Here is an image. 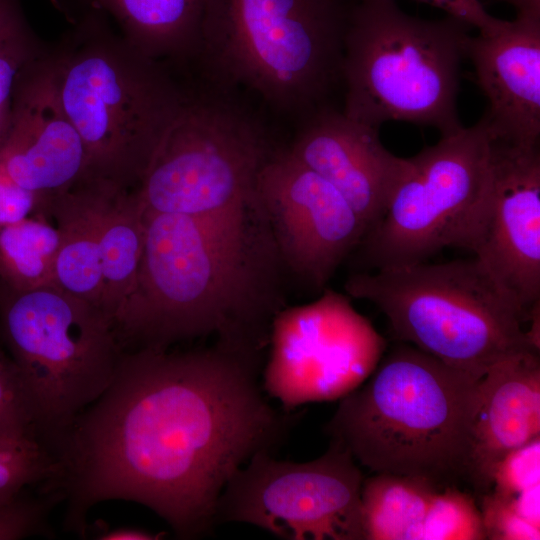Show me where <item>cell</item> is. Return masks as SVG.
<instances>
[{
    "label": "cell",
    "mask_w": 540,
    "mask_h": 540,
    "mask_svg": "<svg viewBox=\"0 0 540 540\" xmlns=\"http://www.w3.org/2000/svg\"><path fill=\"white\" fill-rule=\"evenodd\" d=\"M445 487V486H444ZM442 486L408 475L375 473L361 487L364 540H420L431 503Z\"/></svg>",
    "instance_id": "22"
},
{
    "label": "cell",
    "mask_w": 540,
    "mask_h": 540,
    "mask_svg": "<svg viewBox=\"0 0 540 540\" xmlns=\"http://www.w3.org/2000/svg\"><path fill=\"white\" fill-rule=\"evenodd\" d=\"M45 198L21 187L0 167V225L41 214Z\"/></svg>",
    "instance_id": "31"
},
{
    "label": "cell",
    "mask_w": 540,
    "mask_h": 540,
    "mask_svg": "<svg viewBox=\"0 0 540 540\" xmlns=\"http://www.w3.org/2000/svg\"><path fill=\"white\" fill-rule=\"evenodd\" d=\"M249 228L146 210L134 283L113 318L123 352L209 334L261 349L266 309L252 295Z\"/></svg>",
    "instance_id": "2"
},
{
    "label": "cell",
    "mask_w": 540,
    "mask_h": 540,
    "mask_svg": "<svg viewBox=\"0 0 540 540\" xmlns=\"http://www.w3.org/2000/svg\"><path fill=\"white\" fill-rule=\"evenodd\" d=\"M467 57L488 100L492 136L535 146L540 138V10L517 11L499 31L470 37Z\"/></svg>",
    "instance_id": "17"
},
{
    "label": "cell",
    "mask_w": 540,
    "mask_h": 540,
    "mask_svg": "<svg viewBox=\"0 0 540 540\" xmlns=\"http://www.w3.org/2000/svg\"><path fill=\"white\" fill-rule=\"evenodd\" d=\"M444 10L448 15L458 18L480 34H492L502 29L507 20L491 16L480 0H418Z\"/></svg>",
    "instance_id": "32"
},
{
    "label": "cell",
    "mask_w": 540,
    "mask_h": 540,
    "mask_svg": "<svg viewBox=\"0 0 540 540\" xmlns=\"http://www.w3.org/2000/svg\"><path fill=\"white\" fill-rule=\"evenodd\" d=\"M112 184L84 179L62 193L46 197L42 209L60 235L54 285L100 308L103 287L100 227L105 198Z\"/></svg>",
    "instance_id": "19"
},
{
    "label": "cell",
    "mask_w": 540,
    "mask_h": 540,
    "mask_svg": "<svg viewBox=\"0 0 540 540\" xmlns=\"http://www.w3.org/2000/svg\"><path fill=\"white\" fill-rule=\"evenodd\" d=\"M479 381L401 341L340 399L326 432L374 473L450 486L465 480Z\"/></svg>",
    "instance_id": "3"
},
{
    "label": "cell",
    "mask_w": 540,
    "mask_h": 540,
    "mask_svg": "<svg viewBox=\"0 0 540 540\" xmlns=\"http://www.w3.org/2000/svg\"><path fill=\"white\" fill-rule=\"evenodd\" d=\"M287 149L339 191L366 233L383 217L410 166L409 158L398 157L382 145L378 129L329 106L306 117Z\"/></svg>",
    "instance_id": "16"
},
{
    "label": "cell",
    "mask_w": 540,
    "mask_h": 540,
    "mask_svg": "<svg viewBox=\"0 0 540 540\" xmlns=\"http://www.w3.org/2000/svg\"><path fill=\"white\" fill-rule=\"evenodd\" d=\"M486 534L472 495L454 485L438 490L425 517L420 540H483Z\"/></svg>",
    "instance_id": "25"
},
{
    "label": "cell",
    "mask_w": 540,
    "mask_h": 540,
    "mask_svg": "<svg viewBox=\"0 0 540 540\" xmlns=\"http://www.w3.org/2000/svg\"><path fill=\"white\" fill-rule=\"evenodd\" d=\"M38 55L26 27L0 42V148L11 128L17 78Z\"/></svg>",
    "instance_id": "28"
},
{
    "label": "cell",
    "mask_w": 540,
    "mask_h": 540,
    "mask_svg": "<svg viewBox=\"0 0 540 540\" xmlns=\"http://www.w3.org/2000/svg\"><path fill=\"white\" fill-rule=\"evenodd\" d=\"M358 0H213L196 57L215 88L244 87L285 113L327 106L342 81Z\"/></svg>",
    "instance_id": "4"
},
{
    "label": "cell",
    "mask_w": 540,
    "mask_h": 540,
    "mask_svg": "<svg viewBox=\"0 0 540 540\" xmlns=\"http://www.w3.org/2000/svg\"><path fill=\"white\" fill-rule=\"evenodd\" d=\"M0 435L44 440L20 374L1 344Z\"/></svg>",
    "instance_id": "26"
},
{
    "label": "cell",
    "mask_w": 540,
    "mask_h": 540,
    "mask_svg": "<svg viewBox=\"0 0 540 540\" xmlns=\"http://www.w3.org/2000/svg\"><path fill=\"white\" fill-rule=\"evenodd\" d=\"M163 534H154L139 528H116L97 535L100 540H156Z\"/></svg>",
    "instance_id": "34"
},
{
    "label": "cell",
    "mask_w": 540,
    "mask_h": 540,
    "mask_svg": "<svg viewBox=\"0 0 540 540\" xmlns=\"http://www.w3.org/2000/svg\"><path fill=\"white\" fill-rule=\"evenodd\" d=\"M345 289L376 305L398 340L476 378L509 355L539 351L523 330L527 315L476 257L357 273Z\"/></svg>",
    "instance_id": "7"
},
{
    "label": "cell",
    "mask_w": 540,
    "mask_h": 540,
    "mask_svg": "<svg viewBox=\"0 0 540 540\" xmlns=\"http://www.w3.org/2000/svg\"><path fill=\"white\" fill-rule=\"evenodd\" d=\"M374 344L363 321L331 301L286 309L272 323L263 389L284 409L341 399L376 367Z\"/></svg>",
    "instance_id": "13"
},
{
    "label": "cell",
    "mask_w": 540,
    "mask_h": 540,
    "mask_svg": "<svg viewBox=\"0 0 540 540\" xmlns=\"http://www.w3.org/2000/svg\"><path fill=\"white\" fill-rule=\"evenodd\" d=\"M257 210L270 221L281 253L298 274L322 285L366 234V227L329 182L277 150L261 167Z\"/></svg>",
    "instance_id": "14"
},
{
    "label": "cell",
    "mask_w": 540,
    "mask_h": 540,
    "mask_svg": "<svg viewBox=\"0 0 540 540\" xmlns=\"http://www.w3.org/2000/svg\"><path fill=\"white\" fill-rule=\"evenodd\" d=\"M489 144L481 117L409 158L383 217L360 242L370 267L413 265L443 248H462L484 190Z\"/></svg>",
    "instance_id": "10"
},
{
    "label": "cell",
    "mask_w": 540,
    "mask_h": 540,
    "mask_svg": "<svg viewBox=\"0 0 540 540\" xmlns=\"http://www.w3.org/2000/svg\"><path fill=\"white\" fill-rule=\"evenodd\" d=\"M60 235L42 214L0 225V282L27 291L54 285Z\"/></svg>",
    "instance_id": "23"
},
{
    "label": "cell",
    "mask_w": 540,
    "mask_h": 540,
    "mask_svg": "<svg viewBox=\"0 0 540 540\" xmlns=\"http://www.w3.org/2000/svg\"><path fill=\"white\" fill-rule=\"evenodd\" d=\"M229 93L187 94L134 188L147 211L249 228L257 176L275 149L261 120Z\"/></svg>",
    "instance_id": "9"
},
{
    "label": "cell",
    "mask_w": 540,
    "mask_h": 540,
    "mask_svg": "<svg viewBox=\"0 0 540 540\" xmlns=\"http://www.w3.org/2000/svg\"><path fill=\"white\" fill-rule=\"evenodd\" d=\"M480 497L479 509L486 539H540V526L522 517L502 497L491 491L483 493Z\"/></svg>",
    "instance_id": "30"
},
{
    "label": "cell",
    "mask_w": 540,
    "mask_h": 540,
    "mask_svg": "<svg viewBox=\"0 0 540 540\" xmlns=\"http://www.w3.org/2000/svg\"><path fill=\"white\" fill-rule=\"evenodd\" d=\"M56 471L55 454L43 439L0 435V507L50 481Z\"/></svg>",
    "instance_id": "24"
},
{
    "label": "cell",
    "mask_w": 540,
    "mask_h": 540,
    "mask_svg": "<svg viewBox=\"0 0 540 540\" xmlns=\"http://www.w3.org/2000/svg\"><path fill=\"white\" fill-rule=\"evenodd\" d=\"M62 502L56 491L39 489L38 495L25 490L0 507V540H19L30 536H49V514Z\"/></svg>",
    "instance_id": "27"
},
{
    "label": "cell",
    "mask_w": 540,
    "mask_h": 540,
    "mask_svg": "<svg viewBox=\"0 0 540 540\" xmlns=\"http://www.w3.org/2000/svg\"><path fill=\"white\" fill-rule=\"evenodd\" d=\"M507 2L514 6L516 12L523 10H540V0H495Z\"/></svg>",
    "instance_id": "35"
},
{
    "label": "cell",
    "mask_w": 540,
    "mask_h": 540,
    "mask_svg": "<svg viewBox=\"0 0 540 540\" xmlns=\"http://www.w3.org/2000/svg\"><path fill=\"white\" fill-rule=\"evenodd\" d=\"M529 321L540 306V150L490 134L487 177L462 245Z\"/></svg>",
    "instance_id": "12"
},
{
    "label": "cell",
    "mask_w": 540,
    "mask_h": 540,
    "mask_svg": "<svg viewBox=\"0 0 540 540\" xmlns=\"http://www.w3.org/2000/svg\"><path fill=\"white\" fill-rule=\"evenodd\" d=\"M25 28L15 0H0V42Z\"/></svg>",
    "instance_id": "33"
},
{
    "label": "cell",
    "mask_w": 540,
    "mask_h": 540,
    "mask_svg": "<svg viewBox=\"0 0 540 540\" xmlns=\"http://www.w3.org/2000/svg\"><path fill=\"white\" fill-rule=\"evenodd\" d=\"M92 13L107 15L121 37L143 55L185 59L196 56L213 0H81Z\"/></svg>",
    "instance_id": "20"
},
{
    "label": "cell",
    "mask_w": 540,
    "mask_h": 540,
    "mask_svg": "<svg viewBox=\"0 0 540 540\" xmlns=\"http://www.w3.org/2000/svg\"><path fill=\"white\" fill-rule=\"evenodd\" d=\"M363 480L351 453L334 440L323 455L302 463L260 451L225 485L215 524H251L290 540H364Z\"/></svg>",
    "instance_id": "11"
},
{
    "label": "cell",
    "mask_w": 540,
    "mask_h": 540,
    "mask_svg": "<svg viewBox=\"0 0 540 540\" xmlns=\"http://www.w3.org/2000/svg\"><path fill=\"white\" fill-rule=\"evenodd\" d=\"M540 486V437L509 452L495 467L488 491L512 496Z\"/></svg>",
    "instance_id": "29"
},
{
    "label": "cell",
    "mask_w": 540,
    "mask_h": 540,
    "mask_svg": "<svg viewBox=\"0 0 540 540\" xmlns=\"http://www.w3.org/2000/svg\"><path fill=\"white\" fill-rule=\"evenodd\" d=\"M540 437L539 351L524 350L498 361L480 378L465 480L480 496L496 465L511 451Z\"/></svg>",
    "instance_id": "18"
},
{
    "label": "cell",
    "mask_w": 540,
    "mask_h": 540,
    "mask_svg": "<svg viewBox=\"0 0 540 540\" xmlns=\"http://www.w3.org/2000/svg\"><path fill=\"white\" fill-rule=\"evenodd\" d=\"M146 208L135 189L112 184L100 227L101 309L112 320L129 293L145 241Z\"/></svg>",
    "instance_id": "21"
},
{
    "label": "cell",
    "mask_w": 540,
    "mask_h": 540,
    "mask_svg": "<svg viewBox=\"0 0 540 540\" xmlns=\"http://www.w3.org/2000/svg\"><path fill=\"white\" fill-rule=\"evenodd\" d=\"M0 167L41 197L62 193L87 178L85 148L59 101L48 58L38 55L17 78Z\"/></svg>",
    "instance_id": "15"
},
{
    "label": "cell",
    "mask_w": 540,
    "mask_h": 540,
    "mask_svg": "<svg viewBox=\"0 0 540 540\" xmlns=\"http://www.w3.org/2000/svg\"><path fill=\"white\" fill-rule=\"evenodd\" d=\"M258 353L222 341L124 352L110 385L54 446L48 487L66 504L65 528L82 535L93 506L126 500L152 510L180 539L209 532L230 478L295 424L296 415L262 395Z\"/></svg>",
    "instance_id": "1"
},
{
    "label": "cell",
    "mask_w": 540,
    "mask_h": 540,
    "mask_svg": "<svg viewBox=\"0 0 540 540\" xmlns=\"http://www.w3.org/2000/svg\"><path fill=\"white\" fill-rule=\"evenodd\" d=\"M83 20L48 58L57 95L83 142L87 178L134 189L188 93L94 15Z\"/></svg>",
    "instance_id": "5"
},
{
    "label": "cell",
    "mask_w": 540,
    "mask_h": 540,
    "mask_svg": "<svg viewBox=\"0 0 540 540\" xmlns=\"http://www.w3.org/2000/svg\"><path fill=\"white\" fill-rule=\"evenodd\" d=\"M0 344L52 448L107 389L124 353L103 310L56 285L17 291L0 282Z\"/></svg>",
    "instance_id": "8"
},
{
    "label": "cell",
    "mask_w": 540,
    "mask_h": 540,
    "mask_svg": "<svg viewBox=\"0 0 540 540\" xmlns=\"http://www.w3.org/2000/svg\"><path fill=\"white\" fill-rule=\"evenodd\" d=\"M472 28L450 15L411 16L395 0H358L345 36L342 112L376 129L405 121L441 136L457 132L460 66Z\"/></svg>",
    "instance_id": "6"
}]
</instances>
